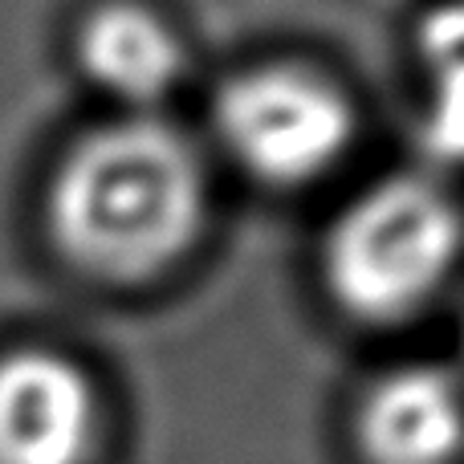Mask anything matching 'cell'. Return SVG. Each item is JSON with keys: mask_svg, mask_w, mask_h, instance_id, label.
I'll use <instances>...</instances> for the list:
<instances>
[{"mask_svg": "<svg viewBox=\"0 0 464 464\" xmlns=\"http://www.w3.org/2000/svg\"><path fill=\"white\" fill-rule=\"evenodd\" d=\"M464 248L460 208L440 184L395 176L367 188L326 237V285L346 314L395 322L449 281Z\"/></svg>", "mask_w": 464, "mask_h": 464, "instance_id": "7a4b0ae2", "label": "cell"}, {"mask_svg": "<svg viewBox=\"0 0 464 464\" xmlns=\"http://www.w3.org/2000/svg\"><path fill=\"white\" fill-rule=\"evenodd\" d=\"M98 444V395L53 351L0 359V464H86Z\"/></svg>", "mask_w": 464, "mask_h": 464, "instance_id": "277c9868", "label": "cell"}, {"mask_svg": "<svg viewBox=\"0 0 464 464\" xmlns=\"http://www.w3.org/2000/svg\"><path fill=\"white\" fill-rule=\"evenodd\" d=\"M204 176L184 135L127 119L86 135L49 192V225L73 265L114 281L168 269L200 232Z\"/></svg>", "mask_w": 464, "mask_h": 464, "instance_id": "6da1fadb", "label": "cell"}, {"mask_svg": "<svg viewBox=\"0 0 464 464\" xmlns=\"http://www.w3.org/2000/svg\"><path fill=\"white\" fill-rule=\"evenodd\" d=\"M220 143L240 168L269 184L318 179L346 155L354 135L351 102L305 70H253L217 98Z\"/></svg>", "mask_w": 464, "mask_h": 464, "instance_id": "3957f363", "label": "cell"}, {"mask_svg": "<svg viewBox=\"0 0 464 464\" xmlns=\"http://www.w3.org/2000/svg\"><path fill=\"white\" fill-rule=\"evenodd\" d=\"M420 62L428 73L420 143L436 160L464 168V0L440 5L424 16Z\"/></svg>", "mask_w": 464, "mask_h": 464, "instance_id": "52a82bcc", "label": "cell"}, {"mask_svg": "<svg viewBox=\"0 0 464 464\" xmlns=\"http://www.w3.org/2000/svg\"><path fill=\"white\" fill-rule=\"evenodd\" d=\"M371 464H449L464 449V387L440 367H403L371 387L359 416Z\"/></svg>", "mask_w": 464, "mask_h": 464, "instance_id": "5b68a950", "label": "cell"}, {"mask_svg": "<svg viewBox=\"0 0 464 464\" xmlns=\"http://www.w3.org/2000/svg\"><path fill=\"white\" fill-rule=\"evenodd\" d=\"M78 62L106 94L130 106H147L176 86L184 70V49L176 33L147 8L106 5L82 24Z\"/></svg>", "mask_w": 464, "mask_h": 464, "instance_id": "8992f818", "label": "cell"}]
</instances>
